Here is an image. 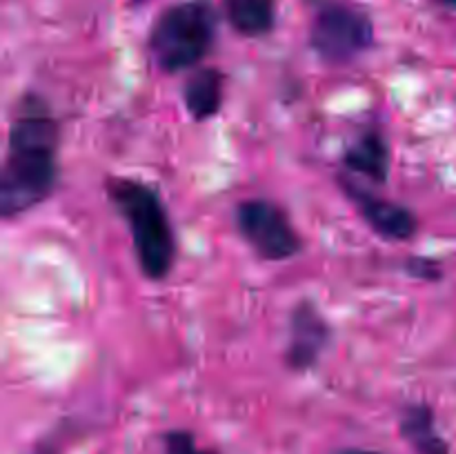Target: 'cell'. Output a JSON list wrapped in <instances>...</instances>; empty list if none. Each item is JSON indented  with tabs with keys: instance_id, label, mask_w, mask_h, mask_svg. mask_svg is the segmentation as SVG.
Here are the masks:
<instances>
[{
	"instance_id": "6da1fadb",
	"label": "cell",
	"mask_w": 456,
	"mask_h": 454,
	"mask_svg": "<svg viewBox=\"0 0 456 454\" xmlns=\"http://www.w3.org/2000/svg\"><path fill=\"white\" fill-rule=\"evenodd\" d=\"M61 127L52 107L40 93L29 92L18 101L12 116L0 172V212L16 218L52 196L58 182Z\"/></svg>"
},
{
	"instance_id": "8992f818",
	"label": "cell",
	"mask_w": 456,
	"mask_h": 454,
	"mask_svg": "<svg viewBox=\"0 0 456 454\" xmlns=\"http://www.w3.org/2000/svg\"><path fill=\"white\" fill-rule=\"evenodd\" d=\"M338 185H341L343 194L354 205L359 216L368 223L374 234L386 240H395V243L414 239L419 230V221L412 209L396 203V200L386 199L377 191H370L368 187H363L347 174L338 176Z\"/></svg>"
},
{
	"instance_id": "4fadbf2b",
	"label": "cell",
	"mask_w": 456,
	"mask_h": 454,
	"mask_svg": "<svg viewBox=\"0 0 456 454\" xmlns=\"http://www.w3.org/2000/svg\"><path fill=\"white\" fill-rule=\"evenodd\" d=\"M408 272L414 276V279L421 280H436L441 279V267L436 261H430V258H410L408 261Z\"/></svg>"
},
{
	"instance_id": "ba28073f",
	"label": "cell",
	"mask_w": 456,
	"mask_h": 454,
	"mask_svg": "<svg viewBox=\"0 0 456 454\" xmlns=\"http://www.w3.org/2000/svg\"><path fill=\"white\" fill-rule=\"evenodd\" d=\"M390 142L379 129H365L343 154V167L347 174H359L370 182L386 185L390 176Z\"/></svg>"
},
{
	"instance_id": "30bf717a",
	"label": "cell",
	"mask_w": 456,
	"mask_h": 454,
	"mask_svg": "<svg viewBox=\"0 0 456 454\" xmlns=\"http://www.w3.org/2000/svg\"><path fill=\"white\" fill-rule=\"evenodd\" d=\"M401 434L417 454H450L448 443L439 434L430 405H405L403 414H401Z\"/></svg>"
},
{
	"instance_id": "9c48e42d",
	"label": "cell",
	"mask_w": 456,
	"mask_h": 454,
	"mask_svg": "<svg viewBox=\"0 0 456 454\" xmlns=\"http://www.w3.org/2000/svg\"><path fill=\"white\" fill-rule=\"evenodd\" d=\"M223 96H225V74L216 67L196 69L183 85V102L187 114L199 123L214 118L221 111Z\"/></svg>"
},
{
	"instance_id": "8fae6325",
	"label": "cell",
	"mask_w": 456,
	"mask_h": 454,
	"mask_svg": "<svg viewBox=\"0 0 456 454\" xmlns=\"http://www.w3.org/2000/svg\"><path fill=\"white\" fill-rule=\"evenodd\" d=\"M225 13L239 34L258 38L274 27L276 0H225Z\"/></svg>"
},
{
	"instance_id": "5bb4252c",
	"label": "cell",
	"mask_w": 456,
	"mask_h": 454,
	"mask_svg": "<svg viewBox=\"0 0 456 454\" xmlns=\"http://www.w3.org/2000/svg\"><path fill=\"white\" fill-rule=\"evenodd\" d=\"M435 3L444 4V7H450V9H456V0H435Z\"/></svg>"
},
{
	"instance_id": "3957f363",
	"label": "cell",
	"mask_w": 456,
	"mask_h": 454,
	"mask_svg": "<svg viewBox=\"0 0 456 454\" xmlns=\"http://www.w3.org/2000/svg\"><path fill=\"white\" fill-rule=\"evenodd\" d=\"M218 16L208 0H185L165 9L150 31V53L167 74L191 69L212 49Z\"/></svg>"
},
{
	"instance_id": "7c38bea8",
	"label": "cell",
	"mask_w": 456,
	"mask_h": 454,
	"mask_svg": "<svg viewBox=\"0 0 456 454\" xmlns=\"http://www.w3.org/2000/svg\"><path fill=\"white\" fill-rule=\"evenodd\" d=\"M163 443H165V454H216V452H209V450L199 448L194 436L185 430L167 432Z\"/></svg>"
},
{
	"instance_id": "e0dca14e",
	"label": "cell",
	"mask_w": 456,
	"mask_h": 454,
	"mask_svg": "<svg viewBox=\"0 0 456 454\" xmlns=\"http://www.w3.org/2000/svg\"><path fill=\"white\" fill-rule=\"evenodd\" d=\"M134 3H142V0H134Z\"/></svg>"
},
{
	"instance_id": "277c9868",
	"label": "cell",
	"mask_w": 456,
	"mask_h": 454,
	"mask_svg": "<svg viewBox=\"0 0 456 454\" xmlns=\"http://www.w3.org/2000/svg\"><path fill=\"white\" fill-rule=\"evenodd\" d=\"M374 43L372 20L361 9L346 3H330L316 12L310 27V45L330 65H346Z\"/></svg>"
},
{
	"instance_id": "5b68a950",
	"label": "cell",
	"mask_w": 456,
	"mask_h": 454,
	"mask_svg": "<svg viewBox=\"0 0 456 454\" xmlns=\"http://www.w3.org/2000/svg\"><path fill=\"white\" fill-rule=\"evenodd\" d=\"M234 218L245 243L265 261L281 263L301 254V236L281 205L267 199L240 200Z\"/></svg>"
},
{
	"instance_id": "2e32d148",
	"label": "cell",
	"mask_w": 456,
	"mask_h": 454,
	"mask_svg": "<svg viewBox=\"0 0 456 454\" xmlns=\"http://www.w3.org/2000/svg\"><path fill=\"white\" fill-rule=\"evenodd\" d=\"M36 454H49V452H45V450H38V452H36Z\"/></svg>"
},
{
	"instance_id": "9a60e30c",
	"label": "cell",
	"mask_w": 456,
	"mask_h": 454,
	"mask_svg": "<svg viewBox=\"0 0 456 454\" xmlns=\"http://www.w3.org/2000/svg\"><path fill=\"white\" fill-rule=\"evenodd\" d=\"M343 454H381V452H370V450H347Z\"/></svg>"
},
{
	"instance_id": "52a82bcc",
	"label": "cell",
	"mask_w": 456,
	"mask_h": 454,
	"mask_svg": "<svg viewBox=\"0 0 456 454\" xmlns=\"http://www.w3.org/2000/svg\"><path fill=\"white\" fill-rule=\"evenodd\" d=\"M332 341V328L312 301H298L289 314V338L285 345V363L294 372H307L319 363Z\"/></svg>"
},
{
	"instance_id": "7a4b0ae2",
	"label": "cell",
	"mask_w": 456,
	"mask_h": 454,
	"mask_svg": "<svg viewBox=\"0 0 456 454\" xmlns=\"http://www.w3.org/2000/svg\"><path fill=\"white\" fill-rule=\"evenodd\" d=\"M107 199L127 223L138 267L150 280H163L176 261V236L159 191L138 178L110 176Z\"/></svg>"
}]
</instances>
